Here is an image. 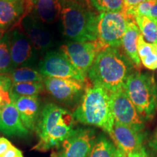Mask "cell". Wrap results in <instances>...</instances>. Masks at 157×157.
Returning <instances> with one entry per match:
<instances>
[{
	"label": "cell",
	"instance_id": "obj_1",
	"mask_svg": "<svg viewBox=\"0 0 157 157\" xmlns=\"http://www.w3.org/2000/svg\"><path fill=\"white\" fill-rule=\"evenodd\" d=\"M134 65L119 48H108L100 52L87 74L93 85L109 93L123 89Z\"/></svg>",
	"mask_w": 157,
	"mask_h": 157
},
{
	"label": "cell",
	"instance_id": "obj_2",
	"mask_svg": "<svg viewBox=\"0 0 157 157\" xmlns=\"http://www.w3.org/2000/svg\"><path fill=\"white\" fill-rule=\"evenodd\" d=\"M73 113L55 103L43 107L37 121L36 130L38 143L34 149L47 151L57 148L75 129Z\"/></svg>",
	"mask_w": 157,
	"mask_h": 157
},
{
	"label": "cell",
	"instance_id": "obj_3",
	"mask_svg": "<svg viewBox=\"0 0 157 157\" xmlns=\"http://www.w3.org/2000/svg\"><path fill=\"white\" fill-rule=\"evenodd\" d=\"M73 115L78 122L109 133L114 124L110 93L99 86L86 87Z\"/></svg>",
	"mask_w": 157,
	"mask_h": 157
},
{
	"label": "cell",
	"instance_id": "obj_4",
	"mask_svg": "<svg viewBox=\"0 0 157 157\" xmlns=\"http://www.w3.org/2000/svg\"><path fill=\"white\" fill-rule=\"evenodd\" d=\"M63 32L71 42H93L98 39V15L81 2L60 0Z\"/></svg>",
	"mask_w": 157,
	"mask_h": 157
},
{
	"label": "cell",
	"instance_id": "obj_5",
	"mask_svg": "<svg viewBox=\"0 0 157 157\" xmlns=\"http://www.w3.org/2000/svg\"><path fill=\"white\" fill-rule=\"evenodd\" d=\"M124 88L144 121L152 120L157 111V83L154 76L132 72L127 78Z\"/></svg>",
	"mask_w": 157,
	"mask_h": 157
},
{
	"label": "cell",
	"instance_id": "obj_6",
	"mask_svg": "<svg viewBox=\"0 0 157 157\" xmlns=\"http://www.w3.org/2000/svg\"><path fill=\"white\" fill-rule=\"evenodd\" d=\"M105 49L106 48L96 39L93 42H68L60 47L59 52L63 55L82 75L87 78L96 57Z\"/></svg>",
	"mask_w": 157,
	"mask_h": 157
},
{
	"label": "cell",
	"instance_id": "obj_7",
	"mask_svg": "<svg viewBox=\"0 0 157 157\" xmlns=\"http://www.w3.org/2000/svg\"><path fill=\"white\" fill-rule=\"evenodd\" d=\"M130 20L123 12L101 13L98 18V39L106 48H120Z\"/></svg>",
	"mask_w": 157,
	"mask_h": 157
},
{
	"label": "cell",
	"instance_id": "obj_8",
	"mask_svg": "<svg viewBox=\"0 0 157 157\" xmlns=\"http://www.w3.org/2000/svg\"><path fill=\"white\" fill-rule=\"evenodd\" d=\"M91 128H75L69 136L57 147L52 157H89L96 140Z\"/></svg>",
	"mask_w": 157,
	"mask_h": 157
},
{
	"label": "cell",
	"instance_id": "obj_9",
	"mask_svg": "<svg viewBox=\"0 0 157 157\" xmlns=\"http://www.w3.org/2000/svg\"><path fill=\"white\" fill-rule=\"evenodd\" d=\"M13 68L30 67L36 63L37 51L17 25L7 33Z\"/></svg>",
	"mask_w": 157,
	"mask_h": 157
},
{
	"label": "cell",
	"instance_id": "obj_10",
	"mask_svg": "<svg viewBox=\"0 0 157 157\" xmlns=\"http://www.w3.org/2000/svg\"><path fill=\"white\" fill-rule=\"evenodd\" d=\"M44 77L68 78L87 82V78L82 75L61 52L48 51L38 64V69Z\"/></svg>",
	"mask_w": 157,
	"mask_h": 157
},
{
	"label": "cell",
	"instance_id": "obj_11",
	"mask_svg": "<svg viewBox=\"0 0 157 157\" xmlns=\"http://www.w3.org/2000/svg\"><path fill=\"white\" fill-rule=\"evenodd\" d=\"M43 83L56 101L70 106L79 103L86 89L84 82L68 78L44 77Z\"/></svg>",
	"mask_w": 157,
	"mask_h": 157
},
{
	"label": "cell",
	"instance_id": "obj_12",
	"mask_svg": "<svg viewBox=\"0 0 157 157\" xmlns=\"http://www.w3.org/2000/svg\"><path fill=\"white\" fill-rule=\"evenodd\" d=\"M110 97L114 121L143 132L145 128L144 119L137 111L124 88L110 93Z\"/></svg>",
	"mask_w": 157,
	"mask_h": 157
},
{
	"label": "cell",
	"instance_id": "obj_13",
	"mask_svg": "<svg viewBox=\"0 0 157 157\" xmlns=\"http://www.w3.org/2000/svg\"><path fill=\"white\" fill-rule=\"evenodd\" d=\"M37 52H46L52 48L54 39L46 24L41 22L31 13L25 15L17 23Z\"/></svg>",
	"mask_w": 157,
	"mask_h": 157
},
{
	"label": "cell",
	"instance_id": "obj_14",
	"mask_svg": "<svg viewBox=\"0 0 157 157\" xmlns=\"http://www.w3.org/2000/svg\"><path fill=\"white\" fill-rule=\"evenodd\" d=\"M109 134L117 148L124 154L139 151L144 148L143 132L132 127L114 121Z\"/></svg>",
	"mask_w": 157,
	"mask_h": 157
},
{
	"label": "cell",
	"instance_id": "obj_15",
	"mask_svg": "<svg viewBox=\"0 0 157 157\" xmlns=\"http://www.w3.org/2000/svg\"><path fill=\"white\" fill-rule=\"evenodd\" d=\"M30 13L29 0H0V30H10Z\"/></svg>",
	"mask_w": 157,
	"mask_h": 157
},
{
	"label": "cell",
	"instance_id": "obj_16",
	"mask_svg": "<svg viewBox=\"0 0 157 157\" xmlns=\"http://www.w3.org/2000/svg\"><path fill=\"white\" fill-rule=\"evenodd\" d=\"M0 132L9 137H24L29 130L21 121L13 102L0 109Z\"/></svg>",
	"mask_w": 157,
	"mask_h": 157
},
{
	"label": "cell",
	"instance_id": "obj_17",
	"mask_svg": "<svg viewBox=\"0 0 157 157\" xmlns=\"http://www.w3.org/2000/svg\"><path fill=\"white\" fill-rule=\"evenodd\" d=\"M11 96L12 102L16 107L24 126L29 131L34 130L41 113L38 96Z\"/></svg>",
	"mask_w": 157,
	"mask_h": 157
},
{
	"label": "cell",
	"instance_id": "obj_18",
	"mask_svg": "<svg viewBox=\"0 0 157 157\" xmlns=\"http://www.w3.org/2000/svg\"><path fill=\"white\" fill-rule=\"evenodd\" d=\"M29 10L44 24H53L60 17V0H29Z\"/></svg>",
	"mask_w": 157,
	"mask_h": 157
},
{
	"label": "cell",
	"instance_id": "obj_19",
	"mask_svg": "<svg viewBox=\"0 0 157 157\" xmlns=\"http://www.w3.org/2000/svg\"><path fill=\"white\" fill-rule=\"evenodd\" d=\"M141 34L136 23L130 20L127 25L126 31L121 39L122 47L124 54L135 66L140 67V60L137 54V39Z\"/></svg>",
	"mask_w": 157,
	"mask_h": 157
},
{
	"label": "cell",
	"instance_id": "obj_20",
	"mask_svg": "<svg viewBox=\"0 0 157 157\" xmlns=\"http://www.w3.org/2000/svg\"><path fill=\"white\" fill-rule=\"evenodd\" d=\"M137 54L143 66L149 70L157 69V48L154 44L145 41L143 35L137 39Z\"/></svg>",
	"mask_w": 157,
	"mask_h": 157
},
{
	"label": "cell",
	"instance_id": "obj_21",
	"mask_svg": "<svg viewBox=\"0 0 157 157\" xmlns=\"http://www.w3.org/2000/svg\"><path fill=\"white\" fill-rule=\"evenodd\" d=\"M118 148L105 135L96 137L89 157H117Z\"/></svg>",
	"mask_w": 157,
	"mask_h": 157
},
{
	"label": "cell",
	"instance_id": "obj_22",
	"mask_svg": "<svg viewBox=\"0 0 157 157\" xmlns=\"http://www.w3.org/2000/svg\"><path fill=\"white\" fill-rule=\"evenodd\" d=\"M13 84L25 82H43L44 76L38 70L30 67L13 68L8 74Z\"/></svg>",
	"mask_w": 157,
	"mask_h": 157
},
{
	"label": "cell",
	"instance_id": "obj_23",
	"mask_svg": "<svg viewBox=\"0 0 157 157\" xmlns=\"http://www.w3.org/2000/svg\"><path fill=\"white\" fill-rule=\"evenodd\" d=\"M143 38L149 43L154 44L157 41V21L146 16H138L133 18Z\"/></svg>",
	"mask_w": 157,
	"mask_h": 157
},
{
	"label": "cell",
	"instance_id": "obj_24",
	"mask_svg": "<svg viewBox=\"0 0 157 157\" xmlns=\"http://www.w3.org/2000/svg\"><path fill=\"white\" fill-rule=\"evenodd\" d=\"M45 90L43 82L15 83L12 85L11 95L34 97L38 96Z\"/></svg>",
	"mask_w": 157,
	"mask_h": 157
},
{
	"label": "cell",
	"instance_id": "obj_25",
	"mask_svg": "<svg viewBox=\"0 0 157 157\" xmlns=\"http://www.w3.org/2000/svg\"><path fill=\"white\" fill-rule=\"evenodd\" d=\"M13 69L7 34L0 40V75L8 74Z\"/></svg>",
	"mask_w": 157,
	"mask_h": 157
},
{
	"label": "cell",
	"instance_id": "obj_26",
	"mask_svg": "<svg viewBox=\"0 0 157 157\" xmlns=\"http://www.w3.org/2000/svg\"><path fill=\"white\" fill-rule=\"evenodd\" d=\"M93 7L101 13H121L124 10V0H90Z\"/></svg>",
	"mask_w": 157,
	"mask_h": 157
},
{
	"label": "cell",
	"instance_id": "obj_27",
	"mask_svg": "<svg viewBox=\"0 0 157 157\" xmlns=\"http://www.w3.org/2000/svg\"><path fill=\"white\" fill-rule=\"evenodd\" d=\"M12 85L13 82L8 74L0 75V109L12 102Z\"/></svg>",
	"mask_w": 157,
	"mask_h": 157
},
{
	"label": "cell",
	"instance_id": "obj_28",
	"mask_svg": "<svg viewBox=\"0 0 157 157\" xmlns=\"http://www.w3.org/2000/svg\"><path fill=\"white\" fill-rule=\"evenodd\" d=\"M1 157H24L22 151L13 145Z\"/></svg>",
	"mask_w": 157,
	"mask_h": 157
},
{
	"label": "cell",
	"instance_id": "obj_29",
	"mask_svg": "<svg viewBox=\"0 0 157 157\" xmlns=\"http://www.w3.org/2000/svg\"><path fill=\"white\" fill-rule=\"evenodd\" d=\"M13 146L10 141L5 137H0V157Z\"/></svg>",
	"mask_w": 157,
	"mask_h": 157
},
{
	"label": "cell",
	"instance_id": "obj_30",
	"mask_svg": "<svg viewBox=\"0 0 157 157\" xmlns=\"http://www.w3.org/2000/svg\"><path fill=\"white\" fill-rule=\"evenodd\" d=\"M146 1H150V0H124L123 13L131 7H135V6Z\"/></svg>",
	"mask_w": 157,
	"mask_h": 157
},
{
	"label": "cell",
	"instance_id": "obj_31",
	"mask_svg": "<svg viewBox=\"0 0 157 157\" xmlns=\"http://www.w3.org/2000/svg\"><path fill=\"white\" fill-rule=\"evenodd\" d=\"M149 146L151 148L154 154L157 156V127L156 129H155L154 133L151 139L150 142H149Z\"/></svg>",
	"mask_w": 157,
	"mask_h": 157
},
{
	"label": "cell",
	"instance_id": "obj_32",
	"mask_svg": "<svg viewBox=\"0 0 157 157\" xmlns=\"http://www.w3.org/2000/svg\"><path fill=\"white\" fill-rule=\"evenodd\" d=\"M124 157H150L148 152L146 151V148H143L141 149V150L139 151L130 153V154H124Z\"/></svg>",
	"mask_w": 157,
	"mask_h": 157
},
{
	"label": "cell",
	"instance_id": "obj_33",
	"mask_svg": "<svg viewBox=\"0 0 157 157\" xmlns=\"http://www.w3.org/2000/svg\"><path fill=\"white\" fill-rule=\"evenodd\" d=\"M147 17L157 21V0H154Z\"/></svg>",
	"mask_w": 157,
	"mask_h": 157
},
{
	"label": "cell",
	"instance_id": "obj_34",
	"mask_svg": "<svg viewBox=\"0 0 157 157\" xmlns=\"http://www.w3.org/2000/svg\"><path fill=\"white\" fill-rule=\"evenodd\" d=\"M117 157H124V154L119 149L117 150Z\"/></svg>",
	"mask_w": 157,
	"mask_h": 157
},
{
	"label": "cell",
	"instance_id": "obj_35",
	"mask_svg": "<svg viewBox=\"0 0 157 157\" xmlns=\"http://www.w3.org/2000/svg\"><path fill=\"white\" fill-rule=\"evenodd\" d=\"M5 31L0 30V40H1V39L4 36V35H5Z\"/></svg>",
	"mask_w": 157,
	"mask_h": 157
},
{
	"label": "cell",
	"instance_id": "obj_36",
	"mask_svg": "<svg viewBox=\"0 0 157 157\" xmlns=\"http://www.w3.org/2000/svg\"><path fill=\"white\" fill-rule=\"evenodd\" d=\"M73 1H76V2H84V0H73Z\"/></svg>",
	"mask_w": 157,
	"mask_h": 157
},
{
	"label": "cell",
	"instance_id": "obj_37",
	"mask_svg": "<svg viewBox=\"0 0 157 157\" xmlns=\"http://www.w3.org/2000/svg\"><path fill=\"white\" fill-rule=\"evenodd\" d=\"M154 44L155 45H156V48H157V41H156V42H154Z\"/></svg>",
	"mask_w": 157,
	"mask_h": 157
}]
</instances>
